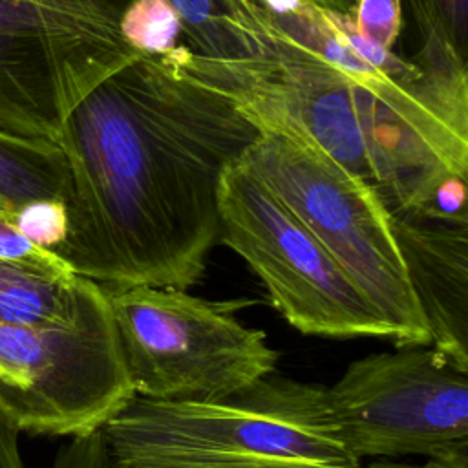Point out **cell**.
<instances>
[{
  "instance_id": "obj_1",
  "label": "cell",
  "mask_w": 468,
  "mask_h": 468,
  "mask_svg": "<svg viewBox=\"0 0 468 468\" xmlns=\"http://www.w3.org/2000/svg\"><path fill=\"white\" fill-rule=\"evenodd\" d=\"M258 135L229 91L166 55L133 57L60 128L69 194L68 236L55 254L104 291H186L219 239L221 174Z\"/></svg>"
},
{
  "instance_id": "obj_2",
  "label": "cell",
  "mask_w": 468,
  "mask_h": 468,
  "mask_svg": "<svg viewBox=\"0 0 468 468\" xmlns=\"http://www.w3.org/2000/svg\"><path fill=\"white\" fill-rule=\"evenodd\" d=\"M263 60H212L229 79L283 108L389 214L415 210L446 176L466 177L468 75L424 71L355 80L272 29L258 9Z\"/></svg>"
},
{
  "instance_id": "obj_3",
  "label": "cell",
  "mask_w": 468,
  "mask_h": 468,
  "mask_svg": "<svg viewBox=\"0 0 468 468\" xmlns=\"http://www.w3.org/2000/svg\"><path fill=\"white\" fill-rule=\"evenodd\" d=\"M188 73L229 91L260 128L241 157L252 172L327 249L362 296L395 333V346H431L413 292L391 214L362 179L325 154L283 108L190 57Z\"/></svg>"
},
{
  "instance_id": "obj_4",
  "label": "cell",
  "mask_w": 468,
  "mask_h": 468,
  "mask_svg": "<svg viewBox=\"0 0 468 468\" xmlns=\"http://www.w3.org/2000/svg\"><path fill=\"white\" fill-rule=\"evenodd\" d=\"M113 468H356L327 386L276 371L216 402L133 397L106 426Z\"/></svg>"
},
{
  "instance_id": "obj_5",
  "label": "cell",
  "mask_w": 468,
  "mask_h": 468,
  "mask_svg": "<svg viewBox=\"0 0 468 468\" xmlns=\"http://www.w3.org/2000/svg\"><path fill=\"white\" fill-rule=\"evenodd\" d=\"M106 294L135 397L216 402L276 371L265 331L236 316L247 302L148 285Z\"/></svg>"
},
{
  "instance_id": "obj_6",
  "label": "cell",
  "mask_w": 468,
  "mask_h": 468,
  "mask_svg": "<svg viewBox=\"0 0 468 468\" xmlns=\"http://www.w3.org/2000/svg\"><path fill=\"white\" fill-rule=\"evenodd\" d=\"M132 0H0V132L57 143L73 108L137 57L119 22Z\"/></svg>"
},
{
  "instance_id": "obj_7",
  "label": "cell",
  "mask_w": 468,
  "mask_h": 468,
  "mask_svg": "<svg viewBox=\"0 0 468 468\" xmlns=\"http://www.w3.org/2000/svg\"><path fill=\"white\" fill-rule=\"evenodd\" d=\"M218 212L223 243L247 261L274 309L300 333L395 342L327 249L241 159L221 174Z\"/></svg>"
},
{
  "instance_id": "obj_8",
  "label": "cell",
  "mask_w": 468,
  "mask_h": 468,
  "mask_svg": "<svg viewBox=\"0 0 468 468\" xmlns=\"http://www.w3.org/2000/svg\"><path fill=\"white\" fill-rule=\"evenodd\" d=\"M133 397L108 294L68 327L0 322V411L18 431L80 437Z\"/></svg>"
},
{
  "instance_id": "obj_9",
  "label": "cell",
  "mask_w": 468,
  "mask_h": 468,
  "mask_svg": "<svg viewBox=\"0 0 468 468\" xmlns=\"http://www.w3.org/2000/svg\"><path fill=\"white\" fill-rule=\"evenodd\" d=\"M340 439L356 457L430 455L468 439V371L433 346L353 360L327 388Z\"/></svg>"
},
{
  "instance_id": "obj_10",
  "label": "cell",
  "mask_w": 468,
  "mask_h": 468,
  "mask_svg": "<svg viewBox=\"0 0 468 468\" xmlns=\"http://www.w3.org/2000/svg\"><path fill=\"white\" fill-rule=\"evenodd\" d=\"M431 346L468 371V225L391 214Z\"/></svg>"
},
{
  "instance_id": "obj_11",
  "label": "cell",
  "mask_w": 468,
  "mask_h": 468,
  "mask_svg": "<svg viewBox=\"0 0 468 468\" xmlns=\"http://www.w3.org/2000/svg\"><path fill=\"white\" fill-rule=\"evenodd\" d=\"M106 292L79 274H51L0 260V322L68 327L84 318Z\"/></svg>"
},
{
  "instance_id": "obj_12",
  "label": "cell",
  "mask_w": 468,
  "mask_h": 468,
  "mask_svg": "<svg viewBox=\"0 0 468 468\" xmlns=\"http://www.w3.org/2000/svg\"><path fill=\"white\" fill-rule=\"evenodd\" d=\"M181 18V46L212 60H263L256 5L250 0H168Z\"/></svg>"
},
{
  "instance_id": "obj_13",
  "label": "cell",
  "mask_w": 468,
  "mask_h": 468,
  "mask_svg": "<svg viewBox=\"0 0 468 468\" xmlns=\"http://www.w3.org/2000/svg\"><path fill=\"white\" fill-rule=\"evenodd\" d=\"M69 176L57 143L29 141L0 132V216L15 214L31 201H68Z\"/></svg>"
},
{
  "instance_id": "obj_14",
  "label": "cell",
  "mask_w": 468,
  "mask_h": 468,
  "mask_svg": "<svg viewBox=\"0 0 468 468\" xmlns=\"http://www.w3.org/2000/svg\"><path fill=\"white\" fill-rule=\"evenodd\" d=\"M422 49L415 58L424 69L466 73L468 0H408Z\"/></svg>"
},
{
  "instance_id": "obj_15",
  "label": "cell",
  "mask_w": 468,
  "mask_h": 468,
  "mask_svg": "<svg viewBox=\"0 0 468 468\" xmlns=\"http://www.w3.org/2000/svg\"><path fill=\"white\" fill-rule=\"evenodd\" d=\"M122 40L139 55L163 57L181 40V18L168 0H132L119 22Z\"/></svg>"
},
{
  "instance_id": "obj_16",
  "label": "cell",
  "mask_w": 468,
  "mask_h": 468,
  "mask_svg": "<svg viewBox=\"0 0 468 468\" xmlns=\"http://www.w3.org/2000/svg\"><path fill=\"white\" fill-rule=\"evenodd\" d=\"M13 223L29 241L55 252L68 236V208L58 199L31 201L15 214Z\"/></svg>"
},
{
  "instance_id": "obj_17",
  "label": "cell",
  "mask_w": 468,
  "mask_h": 468,
  "mask_svg": "<svg viewBox=\"0 0 468 468\" xmlns=\"http://www.w3.org/2000/svg\"><path fill=\"white\" fill-rule=\"evenodd\" d=\"M351 20L360 37L393 51L402 29V0H356Z\"/></svg>"
},
{
  "instance_id": "obj_18",
  "label": "cell",
  "mask_w": 468,
  "mask_h": 468,
  "mask_svg": "<svg viewBox=\"0 0 468 468\" xmlns=\"http://www.w3.org/2000/svg\"><path fill=\"white\" fill-rule=\"evenodd\" d=\"M0 260L24 265L29 269L51 272V274H71L73 269L53 250L42 249L29 241L11 219L0 216ZM75 274V272H73Z\"/></svg>"
},
{
  "instance_id": "obj_19",
  "label": "cell",
  "mask_w": 468,
  "mask_h": 468,
  "mask_svg": "<svg viewBox=\"0 0 468 468\" xmlns=\"http://www.w3.org/2000/svg\"><path fill=\"white\" fill-rule=\"evenodd\" d=\"M417 216L422 219H433L441 223L468 225L466 218V177L446 176L442 177L420 207L410 212H400Z\"/></svg>"
},
{
  "instance_id": "obj_20",
  "label": "cell",
  "mask_w": 468,
  "mask_h": 468,
  "mask_svg": "<svg viewBox=\"0 0 468 468\" xmlns=\"http://www.w3.org/2000/svg\"><path fill=\"white\" fill-rule=\"evenodd\" d=\"M18 435V428L0 411V468H24Z\"/></svg>"
},
{
  "instance_id": "obj_21",
  "label": "cell",
  "mask_w": 468,
  "mask_h": 468,
  "mask_svg": "<svg viewBox=\"0 0 468 468\" xmlns=\"http://www.w3.org/2000/svg\"><path fill=\"white\" fill-rule=\"evenodd\" d=\"M426 468H468V439L453 441L430 453Z\"/></svg>"
},
{
  "instance_id": "obj_22",
  "label": "cell",
  "mask_w": 468,
  "mask_h": 468,
  "mask_svg": "<svg viewBox=\"0 0 468 468\" xmlns=\"http://www.w3.org/2000/svg\"><path fill=\"white\" fill-rule=\"evenodd\" d=\"M311 4H314L316 7L327 9V11H336L342 15L351 16L356 5V0H309Z\"/></svg>"
},
{
  "instance_id": "obj_23",
  "label": "cell",
  "mask_w": 468,
  "mask_h": 468,
  "mask_svg": "<svg viewBox=\"0 0 468 468\" xmlns=\"http://www.w3.org/2000/svg\"><path fill=\"white\" fill-rule=\"evenodd\" d=\"M356 468H417L413 464H406V463H395V461H388V459H380V461H373L366 466H356Z\"/></svg>"
}]
</instances>
